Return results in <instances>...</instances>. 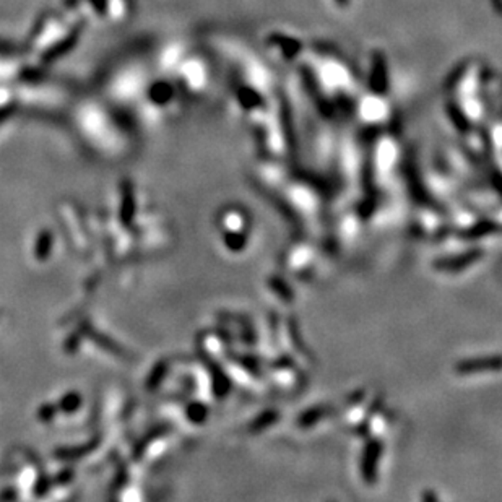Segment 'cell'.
<instances>
[{
    "mask_svg": "<svg viewBox=\"0 0 502 502\" xmlns=\"http://www.w3.org/2000/svg\"><path fill=\"white\" fill-rule=\"evenodd\" d=\"M73 42H75V36H70L68 39H65V41L58 44L57 49H54V51L49 52L47 56L44 57V61H51V58H57V57H61L63 52H67L68 49H70V46H73Z\"/></svg>",
    "mask_w": 502,
    "mask_h": 502,
    "instance_id": "6da1fadb",
    "label": "cell"
}]
</instances>
